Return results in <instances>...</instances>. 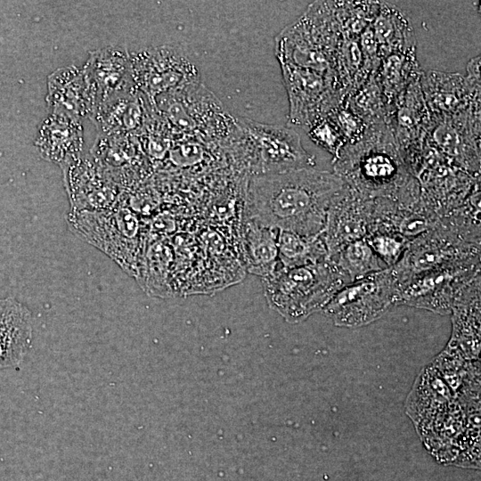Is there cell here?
Wrapping results in <instances>:
<instances>
[{
    "label": "cell",
    "mask_w": 481,
    "mask_h": 481,
    "mask_svg": "<svg viewBox=\"0 0 481 481\" xmlns=\"http://www.w3.org/2000/svg\"><path fill=\"white\" fill-rule=\"evenodd\" d=\"M329 258L349 278L351 282L388 268L365 239L346 244Z\"/></svg>",
    "instance_id": "cell-19"
},
{
    "label": "cell",
    "mask_w": 481,
    "mask_h": 481,
    "mask_svg": "<svg viewBox=\"0 0 481 481\" xmlns=\"http://www.w3.org/2000/svg\"><path fill=\"white\" fill-rule=\"evenodd\" d=\"M480 262L443 266L398 285L396 305L448 314L461 294L480 279Z\"/></svg>",
    "instance_id": "cell-8"
},
{
    "label": "cell",
    "mask_w": 481,
    "mask_h": 481,
    "mask_svg": "<svg viewBox=\"0 0 481 481\" xmlns=\"http://www.w3.org/2000/svg\"><path fill=\"white\" fill-rule=\"evenodd\" d=\"M235 122L233 139L248 158L252 175L315 167L314 156L303 148L300 135L292 128L246 118Z\"/></svg>",
    "instance_id": "cell-4"
},
{
    "label": "cell",
    "mask_w": 481,
    "mask_h": 481,
    "mask_svg": "<svg viewBox=\"0 0 481 481\" xmlns=\"http://www.w3.org/2000/svg\"><path fill=\"white\" fill-rule=\"evenodd\" d=\"M311 137L335 158L339 157V151L343 145V137L335 126L329 122L322 123L312 130Z\"/></svg>",
    "instance_id": "cell-22"
},
{
    "label": "cell",
    "mask_w": 481,
    "mask_h": 481,
    "mask_svg": "<svg viewBox=\"0 0 481 481\" xmlns=\"http://www.w3.org/2000/svg\"><path fill=\"white\" fill-rule=\"evenodd\" d=\"M347 186L338 174L314 167L251 175L247 215L278 231L320 235L331 204Z\"/></svg>",
    "instance_id": "cell-1"
},
{
    "label": "cell",
    "mask_w": 481,
    "mask_h": 481,
    "mask_svg": "<svg viewBox=\"0 0 481 481\" xmlns=\"http://www.w3.org/2000/svg\"><path fill=\"white\" fill-rule=\"evenodd\" d=\"M32 314L14 298H0V370L20 364L32 342Z\"/></svg>",
    "instance_id": "cell-15"
},
{
    "label": "cell",
    "mask_w": 481,
    "mask_h": 481,
    "mask_svg": "<svg viewBox=\"0 0 481 481\" xmlns=\"http://www.w3.org/2000/svg\"><path fill=\"white\" fill-rule=\"evenodd\" d=\"M263 281L268 305L289 322L322 311L338 291L351 283L330 258L298 267L281 266Z\"/></svg>",
    "instance_id": "cell-2"
},
{
    "label": "cell",
    "mask_w": 481,
    "mask_h": 481,
    "mask_svg": "<svg viewBox=\"0 0 481 481\" xmlns=\"http://www.w3.org/2000/svg\"><path fill=\"white\" fill-rule=\"evenodd\" d=\"M364 239L388 268L398 263L411 241L400 234L384 232H369Z\"/></svg>",
    "instance_id": "cell-21"
},
{
    "label": "cell",
    "mask_w": 481,
    "mask_h": 481,
    "mask_svg": "<svg viewBox=\"0 0 481 481\" xmlns=\"http://www.w3.org/2000/svg\"><path fill=\"white\" fill-rule=\"evenodd\" d=\"M129 53L135 85L151 102L159 95L200 80L197 66L176 45L149 46Z\"/></svg>",
    "instance_id": "cell-7"
},
{
    "label": "cell",
    "mask_w": 481,
    "mask_h": 481,
    "mask_svg": "<svg viewBox=\"0 0 481 481\" xmlns=\"http://www.w3.org/2000/svg\"><path fill=\"white\" fill-rule=\"evenodd\" d=\"M370 199L348 185L331 204L322 232L329 257L369 233L373 210Z\"/></svg>",
    "instance_id": "cell-10"
},
{
    "label": "cell",
    "mask_w": 481,
    "mask_h": 481,
    "mask_svg": "<svg viewBox=\"0 0 481 481\" xmlns=\"http://www.w3.org/2000/svg\"><path fill=\"white\" fill-rule=\"evenodd\" d=\"M151 102L138 89L117 94L102 102L91 116L101 135H128L145 125Z\"/></svg>",
    "instance_id": "cell-14"
},
{
    "label": "cell",
    "mask_w": 481,
    "mask_h": 481,
    "mask_svg": "<svg viewBox=\"0 0 481 481\" xmlns=\"http://www.w3.org/2000/svg\"><path fill=\"white\" fill-rule=\"evenodd\" d=\"M84 145L81 120L59 112L43 120L35 140L40 156L61 168L83 155Z\"/></svg>",
    "instance_id": "cell-12"
},
{
    "label": "cell",
    "mask_w": 481,
    "mask_h": 481,
    "mask_svg": "<svg viewBox=\"0 0 481 481\" xmlns=\"http://www.w3.org/2000/svg\"><path fill=\"white\" fill-rule=\"evenodd\" d=\"M69 229L137 277L145 248L139 217L119 204L99 211H72L66 218Z\"/></svg>",
    "instance_id": "cell-3"
},
{
    "label": "cell",
    "mask_w": 481,
    "mask_h": 481,
    "mask_svg": "<svg viewBox=\"0 0 481 481\" xmlns=\"http://www.w3.org/2000/svg\"><path fill=\"white\" fill-rule=\"evenodd\" d=\"M82 69L94 97L95 110L110 96L137 89L132 76L130 53L125 47L110 45L94 50Z\"/></svg>",
    "instance_id": "cell-11"
},
{
    "label": "cell",
    "mask_w": 481,
    "mask_h": 481,
    "mask_svg": "<svg viewBox=\"0 0 481 481\" xmlns=\"http://www.w3.org/2000/svg\"><path fill=\"white\" fill-rule=\"evenodd\" d=\"M479 243L440 220L412 239L402 258L390 267L397 284L443 266L479 262Z\"/></svg>",
    "instance_id": "cell-5"
},
{
    "label": "cell",
    "mask_w": 481,
    "mask_h": 481,
    "mask_svg": "<svg viewBox=\"0 0 481 481\" xmlns=\"http://www.w3.org/2000/svg\"><path fill=\"white\" fill-rule=\"evenodd\" d=\"M284 82L289 98V119L303 122L307 110L312 107L322 90V81L317 75L290 64L281 63Z\"/></svg>",
    "instance_id": "cell-18"
},
{
    "label": "cell",
    "mask_w": 481,
    "mask_h": 481,
    "mask_svg": "<svg viewBox=\"0 0 481 481\" xmlns=\"http://www.w3.org/2000/svg\"><path fill=\"white\" fill-rule=\"evenodd\" d=\"M61 169L70 210L99 211L118 205V184L93 157L82 155Z\"/></svg>",
    "instance_id": "cell-9"
},
{
    "label": "cell",
    "mask_w": 481,
    "mask_h": 481,
    "mask_svg": "<svg viewBox=\"0 0 481 481\" xmlns=\"http://www.w3.org/2000/svg\"><path fill=\"white\" fill-rule=\"evenodd\" d=\"M50 112H59L81 120L91 118L95 101L82 68L69 65L59 68L47 77L45 95Z\"/></svg>",
    "instance_id": "cell-13"
},
{
    "label": "cell",
    "mask_w": 481,
    "mask_h": 481,
    "mask_svg": "<svg viewBox=\"0 0 481 481\" xmlns=\"http://www.w3.org/2000/svg\"><path fill=\"white\" fill-rule=\"evenodd\" d=\"M376 36L386 47L398 48L400 45L411 46L414 43L409 32L407 22L397 11L388 8L382 12L375 25Z\"/></svg>",
    "instance_id": "cell-20"
},
{
    "label": "cell",
    "mask_w": 481,
    "mask_h": 481,
    "mask_svg": "<svg viewBox=\"0 0 481 481\" xmlns=\"http://www.w3.org/2000/svg\"><path fill=\"white\" fill-rule=\"evenodd\" d=\"M397 290L389 267L347 284L322 311L337 326L360 327L379 319L395 305Z\"/></svg>",
    "instance_id": "cell-6"
},
{
    "label": "cell",
    "mask_w": 481,
    "mask_h": 481,
    "mask_svg": "<svg viewBox=\"0 0 481 481\" xmlns=\"http://www.w3.org/2000/svg\"><path fill=\"white\" fill-rule=\"evenodd\" d=\"M279 231L248 217L243 225V249L247 269L267 277L279 267Z\"/></svg>",
    "instance_id": "cell-16"
},
{
    "label": "cell",
    "mask_w": 481,
    "mask_h": 481,
    "mask_svg": "<svg viewBox=\"0 0 481 481\" xmlns=\"http://www.w3.org/2000/svg\"><path fill=\"white\" fill-rule=\"evenodd\" d=\"M278 256L284 268L314 265L329 258L322 234L304 236L287 231H279Z\"/></svg>",
    "instance_id": "cell-17"
}]
</instances>
